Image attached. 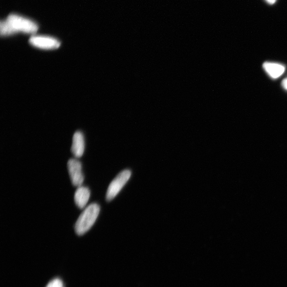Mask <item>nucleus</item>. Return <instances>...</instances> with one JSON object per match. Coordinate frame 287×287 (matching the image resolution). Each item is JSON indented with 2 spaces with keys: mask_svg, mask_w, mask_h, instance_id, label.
I'll list each match as a JSON object with an SVG mask.
<instances>
[{
  "mask_svg": "<svg viewBox=\"0 0 287 287\" xmlns=\"http://www.w3.org/2000/svg\"><path fill=\"white\" fill-rule=\"evenodd\" d=\"M263 67L268 75L274 79L280 78L286 70L285 65L281 63L266 62Z\"/></svg>",
  "mask_w": 287,
  "mask_h": 287,
  "instance_id": "7",
  "label": "nucleus"
},
{
  "mask_svg": "<svg viewBox=\"0 0 287 287\" xmlns=\"http://www.w3.org/2000/svg\"><path fill=\"white\" fill-rule=\"evenodd\" d=\"M132 172L129 170H125L119 173L110 183L106 195V200L112 201L122 190L129 180Z\"/></svg>",
  "mask_w": 287,
  "mask_h": 287,
  "instance_id": "3",
  "label": "nucleus"
},
{
  "mask_svg": "<svg viewBox=\"0 0 287 287\" xmlns=\"http://www.w3.org/2000/svg\"><path fill=\"white\" fill-rule=\"evenodd\" d=\"M46 287H64L63 283L59 278H55L49 282Z\"/></svg>",
  "mask_w": 287,
  "mask_h": 287,
  "instance_id": "9",
  "label": "nucleus"
},
{
  "mask_svg": "<svg viewBox=\"0 0 287 287\" xmlns=\"http://www.w3.org/2000/svg\"><path fill=\"white\" fill-rule=\"evenodd\" d=\"M29 42L31 45L43 50H52L60 46L59 40L52 37L43 35L32 36Z\"/></svg>",
  "mask_w": 287,
  "mask_h": 287,
  "instance_id": "4",
  "label": "nucleus"
},
{
  "mask_svg": "<svg viewBox=\"0 0 287 287\" xmlns=\"http://www.w3.org/2000/svg\"><path fill=\"white\" fill-rule=\"evenodd\" d=\"M85 151V141L83 133L76 132L73 136L71 152L76 158L83 156Z\"/></svg>",
  "mask_w": 287,
  "mask_h": 287,
  "instance_id": "6",
  "label": "nucleus"
},
{
  "mask_svg": "<svg viewBox=\"0 0 287 287\" xmlns=\"http://www.w3.org/2000/svg\"><path fill=\"white\" fill-rule=\"evenodd\" d=\"M37 24L33 21L18 14H11L0 23V32L2 36H9L17 32L34 34L38 30Z\"/></svg>",
  "mask_w": 287,
  "mask_h": 287,
  "instance_id": "1",
  "label": "nucleus"
},
{
  "mask_svg": "<svg viewBox=\"0 0 287 287\" xmlns=\"http://www.w3.org/2000/svg\"><path fill=\"white\" fill-rule=\"evenodd\" d=\"M266 1L270 4H274L276 2V0H266Z\"/></svg>",
  "mask_w": 287,
  "mask_h": 287,
  "instance_id": "11",
  "label": "nucleus"
},
{
  "mask_svg": "<svg viewBox=\"0 0 287 287\" xmlns=\"http://www.w3.org/2000/svg\"><path fill=\"white\" fill-rule=\"evenodd\" d=\"M100 207L96 203H92L87 207L78 218L75 226L77 235L82 236L86 233L95 223L99 215Z\"/></svg>",
  "mask_w": 287,
  "mask_h": 287,
  "instance_id": "2",
  "label": "nucleus"
},
{
  "mask_svg": "<svg viewBox=\"0 0 287 287\" xmlns=\"http://www.w3.org/2000/svg\"><path fill=\"white\" fill-rule=\"evenodd\" d=\"M68 169L72 185L78 187L81 186L84 177L81 162L76 159H70L68 162Z\"/></svg>",
  "mask_w": 287,
  "mask_h": 287,
  "instance_id": "5",
  "label": "nucleus"
},
{
  "mask_svg": "<svg viewBox=\"0 0 287 287\" xmlns=\"http://www.w3.org/2000/svg\"><path fill=\"white\" fill-rule=\"evenodd\" d=\"M89 198L90 191L88 188L83 186L78 187L75 194L74 200L76 206L80 209L85 208Z\"/></svg>",
  "mask_w": 287,
  "mask_h": 287,
  "instance_id": "8",
  "label": "nucleus"
},
{
  "mask_svg": "<svg viewBox=\"0 0 287 287\" xmlns=\"http://www.w3.org/2000/svg\"><path fill=\"white\" fill-rule=\"evenodd\" d=\"M282 86L287 91V77L285 78L282 81Z\"/></svg>",
  "mask_w": 287,
  "mask_h": 287,
  "instance_id": "10",
  "label": "nucleus"
}]
</instances>
